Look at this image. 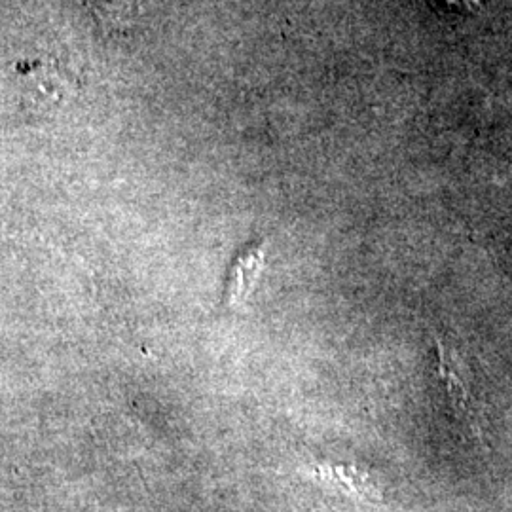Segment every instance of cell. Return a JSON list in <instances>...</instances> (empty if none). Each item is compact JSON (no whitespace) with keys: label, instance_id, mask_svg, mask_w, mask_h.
I'll return each mask as SVG.
<instances>
[{"label":"cell","instance_id":"cell-1","mask_svg":"<svg viewBox=\"0 0 512 512\" xmlns=\"http://www.w3.org/2000/svg\"><path fill=\"white\" fill-rule=\"evenodd\" d=\"M439 376L442 384L446 385L454 412L473 429H478V412L475 410L469 366L459 357L456 349L446 348L442 344H439Z\"/></svg>","mask_w":512,"mask_h":512},{"label":"cell","instance_id":"cell-2","mask_svg":"<svg viewBox=\"0 0 512 512\" xmlns=\"http://www.w3.org/2000/svg\"><path fill=\"white\" fill-rule=\"evenodd\" d=\"M97 21L110 27L131 25L139 12V0H88Z\"/></svg>","mask_w":512,"mask_h":512}]
</instances>
